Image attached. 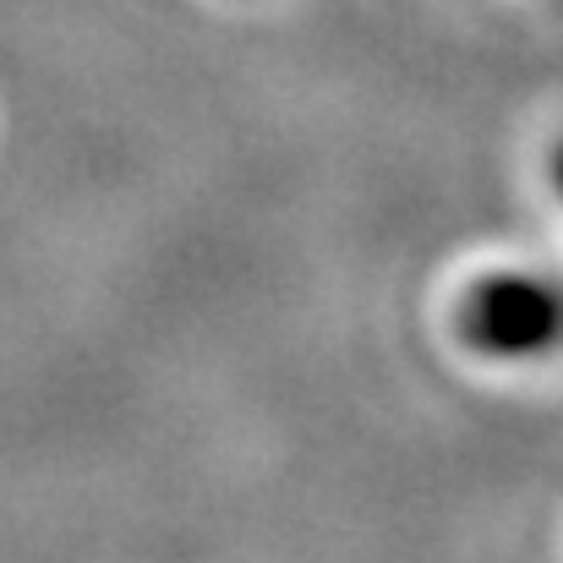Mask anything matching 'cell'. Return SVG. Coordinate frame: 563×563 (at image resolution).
Listing matches in <instances>:
<instances>
[{"label":"cell","mask_w":563,"mask_h":563,"mask_svg":"<svg viewBox=\"0 0 563 563\" xmlns=\"http://www.w3.org/2000/svg\"><path fill=\"white\" fill-rule=\"evenodd\" d=\"M460 334L482 356H498V362L542 356L563 340V290L526 274L482 279L460 307Z\"/></svg>","instance_id":"cell-1"},{"label":"cell","mask_w":563,"mask_h":563,"mask_svg":"<svg viewBox=\"0 0 563 563\" xmlns=\"http://www.w3.org/2000/svg\"><path fill=\"white\" fill-rule=\"evenodd\" d=\"M553 176H559V191H563V148H559V165H553Z\"/></svg>","instance_id":"cell-2"}]
</instances>
